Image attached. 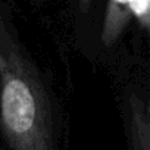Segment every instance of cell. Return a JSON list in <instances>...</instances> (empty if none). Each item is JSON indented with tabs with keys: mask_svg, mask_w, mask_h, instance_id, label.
I'll return each mask as SVG.
<instances>
[{
	"mask_svg": "<svg viewBox=\"0 0 150 150\" xmlns=\"http://www.w3.org/2000/svg\"><path fill=\"white\" fill-rule=\"evenodd\" d=\"M0 132L11 149H54V116L47 88L2 2Z\"/></svg>",
	"mask_w": 150,
	"mask_h": 150,
	"instance_id": "cell-1",
	"label": "cell"
},
{
	"mask_svg": "<svg viewBox=\"0 0 150 150\" xmlns=\"http://www.w3.org/2000/svg\"><path fill=\"white\" fill-rule=\"evenodd\" d=\"M128 112V135L131 147L137 150L150 149V122L146 103L135 94H131L127 105Z\"/></svg>",
	"mask_w": 150,
	"mask_h": 150,
	"instance_id": "cell-2",
	"label": "cell"
},
{
	"mask_svg": "<svg viewBox=\"0 0 150 150\" xmlns=\"http://www.w3.org/2000/svg\"><path fill=\"white\" fill-rule=\"evenodd\" d=\"M131 16L129 0H108L102 28V41L105 46L110 47L118 41V38L129 24Z\"/></svg>",
	"mask_w": 150,
	"mask_h": 150,
	"instance_id": "cell-3",
	"label": "cell"
},
{
	"mask_svg": "<svg viewBox=\"0 0 150 150\" xmlns=\"http://www.w3.org/2000/svg\"><path fill=\"white\" fill-rule=\"evenodd\" d=\"M129 9L138 25L147 30L150 24V0H129Z\"/></svg>",
	"mask_w": 150,
	"mask_h": 150,
	"instance_id": "cell-4",
	"label": "cell"
},
{
	"mask_svg": "<svg viewBox=\"0 0 150 150\" xmlns=\"http://www.w3.org/2000/svg\"><path fill=\"white\" fill-rule=\"evenodd\" d=\"M80 2H83V3H84V5H88V3H90V2H91V0H80Z\"/></svg>",
	"mask_w": 150,
	"mask_h": 150,
	"instance_id": "cell-5",
	"label": "cell"
}]
</instances>
